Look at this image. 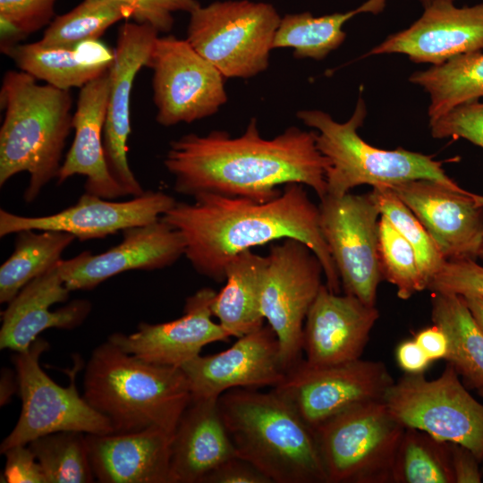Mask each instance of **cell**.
Instances as JSON below:
<instances>
[{"label": "cell", "instance_id": "29", "mask_svg": "<svg viewBox=\"0 0 483 483\" xmlns=\"http://www.w3.org/2000/svg\"><path fill=\"white\" fill-rule=\"evenodd\" d=\"M431 318L447 335L445 360L462 377L466 386L483 388V332L474 320L462 296L432 292Z\"/></svg>", "mask_w": 483, "mask_h": 483}, {"label": "cell", "instance_id": "33", "mask_svg": "<svg viewBox=\"0 0 483 483\" xmlns=\"http://www.w3.org/2000/svg\"><path fill=\"white\" fill-rule=\"evenodd\" d=\"M392 483H454L450 442L405 428L394 461Z\"/></svg>", "mask_w": 483, "mask_h": 483}, {"label": "cell", "instance_id": "1", "mask_svg": "<svg viewBox=\"0 0 483 483\" xmlns=\"http://www.w3.org/2000/svg\"><path fill=\"white\" fill-rule=\"evenodd\" d=\"M164 165L175 192L187 196L211 193L264 202L281 194L278 186L289 183L309 186L319 199L326 196L329 162L317 147L316 131L291 126L265 139L256 118L239 137L212 131L171 141Z\"/></svg>", "mask_w": 483, "mask_h": 483}, {"label": "cell", "instance_id": "22", "mask_svg": "<svg viewBox=\"0 0 483 483\" xmlns=\"http://www.w3.org/2000/svg\"><path fill=\"white\" fill-rule=\"evenodd\" d=\"M378 318L376 306L335 293L323 284L304 323V360L328 366L360 359Z\"/></svg>", "mask_w": 483, "mask_h": 483}, {"label": "cell", "instance_id": "18", "mask_svg": "<svg viewBox=\"0 0 483 483\" xmlns=\"http://www.w3.org/2000/svg\"><path fill=\"white\" fill-rule=\"evenodd\" d=\"M191 399L216 398L233 388H273L286 376L278 340L267 325L249 333L228 349L200 354L184 363Z\"/></svg>", "mask_w": 483, "mask_h": 483}, {"label": "cell", "instance_id": "25", "mask_svg": "<svg viewBox=\"0 0 483 483\" xmlns=\"http://www.w3.org/2000/svg\"><path fill=\"white\" fill-rule=\"evenodd\" d=\"M108 95V71L80 88L72 117L74 139L56 179L60 185L73 175H83L85 192L113 200L128 194L113 178L105 157L103 131Z\"/></svg>", "mask_w": 483, "mask_h": 483}, {"label": "cell", "instance_id": "5", "mask_svg": "<svg viewBox=\"0 0 483 483\" xmlns=\"http://www.w3.org/2000/svg\"><path fill=\"white\" fill-rule=\"evenodd\" d=\"M22 71H7L0 89V186L21 172L30 175L23 195L34 201L57 178L66 140L72 129L69 90L40 85Z\"/></svg>", "mask_w": 483, "mask_h": 483}, {"label": "cell", "instance_id": "34", "mask_svg": "<svg viewBox=\"0 0 483 483\" xmlns=\"http://www.w3.org/2000/svg\"><path fill=\"white\" fill-rule=\"evenodd\" d=\"M131 17V8L114 0H83L70 12L55 17L38 43L75 47L83 42L98 40L110 26Z\"/></svg>", "mask_w": 483, "mask_h": 483}, {"label": "cell", "instance_id": "31", "mask_svg": "<svg viewBox=\"0 0 483 483\" xmlns=\"http://www.w3.org/2000/svg\"><path fill=\"white\" fill-rule=\"evenodd\" d=\"M409 80L429 95L428 115L433 121L460 104L483 97V51L415 72Z\"/></svg>", "mask_w": 483, "mask_h": 483}, {"label": "cell", "instance_id": "23", "mask_svg": "<svg viewBox=\"0 0 483 483\" xmlns=\"http://www.w3.org/2000/svg\"><path fill=\"white\" fill-rule=\"evenodd\" d=\"M61 260L31 280L8 302L2 312L1 350L24 352L43 331L73 329L89 315L91 303L84 299L50 310L52 305L66 301L71 292L61 275Z\"/></svg>", "mask_w": 483, "mask_h": 483}, {"label": "cell", "instance_id": "50", "mask_svg": "<svg viewBox=\"0 0 483 483\" xmlns=\"http://www.w3.org/2000/svg\"><path fill=\"white\" fill-rule=\"evenodd\" d=\"M478 259H480L483 263V239H482V242L479 250Z\"/></svg>", "mask_w": 483, "mask_h": 483}, {"label": "cell", "instance_id": "20", "mask_svg": "<svg viewBox=\"0 0 483 483\" xmlns=\"http://www.w3.org/2000/svg\"><path fill=\"white\" fill-rule=\"evenodd\" d=\"M479 51H483V3L457 7L453 1H441L424 7L412 24L388 36L363 57L402 54L413 63L439 65Z\"/></svg>", "mask_w": 483, "mask_h": 483}, {"label": "cell", "instance_id": "38", "mask_svg": "<svg viewBox=\"0 0 483 483\" xmlns=\"http://www.w3.org/2000/svg\"><path fill=\"white\" fill-rule=\"evenodd\" d=\"M56 0H0L1 47L50 24Z\"/></svg>", "mask_w": 483, "mask_h": 483}, {"label": "cell", "instance_id": "19", "mask_svg": "<svg viewBox=\"0 0 483 483\" xmlns=\"http://www.w3.org/2000/svg\"><path fill=\"white\" fill-rule=\"evenodd\" d=\"M122 233V242L103 253L94 255L87 250L61 260V275L71 292L91 290L127 271L163 269L184 256L182 236L162 217L130 227Z\"/></svg>", "mask_w": 483, "mask_h": 483}, {"label": "cell", "instance_id": "2", "mask_svg": "<svg viewBox=\"0 0 483 483\" xmlns=\"http://www.w3.org/2000/svg\"><path fill=\"white\" fill-rule=\"evenodd\" d=\"M192 203L176 202L162 218L179 231L184 256L197 273L225 280L236 255L272 242L296 239L319 259L326 287L340 293L341 281L320 228L319 208L301 183L284 185L281 194L258 202L247 198L202 193Z\"/></svg>", "mask_w": 483, "mask_h": 483}, {"label": "cell", "instance_id": "28", "mask_svg": "<svg viewBox=\"0 0 483 483\" xmlns=\"http://www.w3.org/2000/svg\"><path fill=\"white\" fill-rule=\"evenodd\" d=\"M267 257L246 250L225 267V284L216 292L211 311L218 323L236 338L264 326L260 294Z\"/></svg>", "mask_w": 483, "mask_h": 483}, {"label": "cell", "instance_id": "3", "mask_svg": "<svg viewBox=\"0 0 483 483\" xmlns=\"http://www.w3.org/2000/svg\"><path fill=\"white\" fill-rule=\"evenodd\" d=\"M83 397L111 423L114 433L150 427L174 434L191 401L181 368L148 362L107 340L91 353Z\"/></svg>", "mask_w": 483, "mask_h": 483}, {"label": "cell", "instance_id": "42", "mask_svg": "<svg viewBox=\"0 0 483 483\" xmlns=\"http://www.w3.org/2000/svg\"><path fill=\"white\" fill-rule=\"evenodd\" d=\"M5 455L4 482L47 483L43 470L28 445L12 446Z\"/></svg>", "mask_w": 483, "mask_h": 483}, {"label": "cell", "instance_id": "16", "mask_svg": "<svg viewBox=\"0 0 483 483\" xmlns=\"http://www.w3.org/2000/svg\"><path fill=\"white\" fill-rule=\"evenodd\" d=\"M176 202L173 196L158 191H147L126 201H113L84 192L74 205L44 216H23L1 208L0 236L31 229L65 232L82 242L101 239L155 222Z\"/></svg>", "mask_w": 483, "mask_h": 483}, {"label": "cell", "instance_id": "27", "mask_svg": "<svg viewBox=\"0 0 483 483\" xmlns=\"http://www.w3.org/2000/svg\"><path fill=\"white\" fill-rule=\"evenodd\" d=\"M1 51L20 71L65 90L82 88L101 76L114 60V49L98 40L71 48L47 47L38 41L7 46Z\"/></svg>", "mask_w": 483, "mask_h": 483}, {"label": "cell", "instance_id": "10", "mask_svg": "<svg viewBox=\"0 0 483 483\" xmlns=\"http://www.w3.org/2000/svg\"><path fill=\"white\" fill-rule=\"evenodd\" d=\"M447 362L442 374H406L388 388L384 402L405 428L460 444L483 461V403L477 401Z\"/></svg>", "mask_w": 483, "mask_h": 483}, {"label": "cell", "instance_id": "48", "mask_svg": "<svg viewBox=\"0 0 483 483\" xmlns=\"http://www.w3.org/2000/svg\"><path fill=\"white\" fill-rule=\"evenodd\" d=\"M477 325L483 332V297L477 295L462 296Z\"/></svg>", "mask_w": 483, "mask_h": 483}, {"label": "cell", "instance_id": "37", "mask_svg": "<svg viewBox=\"0 0 483 483\" xmlns=\"http://www.w3.org/2000/svg\"><path fill=\"white\" fill-rule=\"evenodd\" d=\"M378 257L383 279L396 287L400 299L409 300L427 289L413 247L382 215Z\"/></svg>", "mask_w": 483, "mask_h": 483}, {"label": "cell", "instance_id": "8", "mask_svg": "<svg viewBox=\"0 0 483 483\" xmlns=\"http://www.w3.org/2000/svg\"><path fill=\"white\" fill-rule=\"evenodd\" d=\"M281 17L267 3L214 2L190 13L187 40L225 78L264 72Z\"/></svg>", "mask_w": 483, "mask_h": 483}, {"label": "cell", "instance_id": "36", "mask_svg": "<svg viewBox=\"0 0 483 483\" xmlns=\"http://www.w3.org/2000/svg\"><path fill=\"white\" fill-rule=\"evenodd\" d=\"M382 216L413 247L423 280L428 285L445 262L436 244L414 213L387 186H375L369 192Z\"/></svg>", "mask_w": 483, "mask_h": 483}, {"label": "cell", "instance_id": "35", "mask_svg": "<svg viewBox=\"0 0 483 483\" xmlns=\"http://www.w3.org/2000/svg\"><path fill=\"white\" fill-rule=\"evenodd\" d=\"M39 462L47 483H91L86 434L60 431L39 436L28 444Z\"/></svg>", "mask_w": 483, "mask_h": 483}, {"label": "cell", "instance_id": "21", "mask_svg": "<svg viewBox=\"0 0 483 483\" xmlns=\"http://www.w3.org/2000/svg\"><path fill=\"white\" fill-rule=\"evenodd\" d=\"M216 292L204 287L186 299L177 319L149 324L141 322L132 334H112L108 340L127 353L150 363L181 368L199 355L206 345L231 337L212 319L211 304Z\"/></svg>", "mask_w": 483, "mask_h": 483}, {"label": "cell", "instance_id": "11", "mask_svg": "<svg viewBox=\"0 0 483 483\" xmlns=\"http://www.w3.org/2000/svg\"><path fill=\"white\" fill-rule=\"evenodd\" d=\"M267 257L260 308L276 335L288 372L302 360L304 323L323 284L324 270L309 247L296 239L273 244Z\"/></svg>", "mask_w": 483, "mask_h": 483}, {"label": "cell", "instance_id": "39", "mask_svg": "<svg viewBox=\"0 0 483 483\" xmlns=\"http://www.w3.org/2000/svg\"><path fill=\"white\" fill-rule=\"evenodd\" d=\"M435 139H464L483 148V102L460 104L429 122Z\"/></svg>", "mask_w": 483, "mask_h": 483}, {"label": "cell", "instance_id": "15", "mask_svg": "<svg viewBox=\"0 0 483 483\" xmlns=\"http://www.w3.org/2000/svg\"><path fill=\"white\" fill-rule=\"evenodd\" d=\"M389 188L421 222L445 261H477L483 239L482 195L427 179Z\"/></svg>", "mask_w": 483, "mask_h": 483}, {"label": "cell", "instance_id": "43", "mask_svg": "<svg viewBox=\"0 0 483 483\" xmlns=\"http://www.w3.org/2000/svg\"><path fill=\"white\" fill-rule=\"evenodd\" d=\"M202 483H272L248 461L234 456L210 471Z\"/></svg>", "mask_w": 483, "mask_h": 483}, {"label": "cell", "instance_id": "14", "mask_svg": "<svg viewBox=\"0 0 483 483\" xmlns=\"http://www.w3.org/2000/svg\"><path fill=\"white\" fill-rule=\"evenodd\" d=\"M386 364L360 359L312 366L302 360L273 388L313 429L360 403L384 401L394 384Z\"/></svg>", "mask_w": 483, "mask_h": 483}, {"label": "cell", "instance_id": "49", "mask_svg": "<svg viewBox=\"0 0 483 483\" xmlns=\"http://www.w3.org/2000/svg\"><path fill=\"white\" fill-rule=\"evenodd\" d=\"M419 1L422 4L424 7H426L436 2H441V1H453V2L454 0H419Z\"/></svg>", "mask_w": 483, "mask_h": 483}, {"label": "cell", "instance_id": "41", "mask_svg": "<svg viewBox=\"0 0 483 483\" xmlns=\"http://www.w3.org/2000/svg\"><path fill=\"white\" fill-rule=\"evenodd\" d=\"M132 10L137 23L148 24L159 32H168L174 25L173 13H191L200 4L196 0H114Z\"/></svg>", "mask_w": 483, "mask_h": 483}, {"label": "cell", "instance_id": "46", "mask_svg": "<svg viewBox=\"0 0 483 483\" xmlns=\"http://www.w3.org/2000/svg\"><path fill=\"white\" fill-rule=\"evenodd\" d=\"M414 340L430 360H445L449 341L445 333L436 325L424 328L415 335Z\"/></svg>", "mask_w": 483, "mask_h": 483}, {"label": "cell", "instance_id": "24", "mask_svg": "<svg viewBox=\"0 0 483 483\" xmlns=\"http://www.w3.org/2000/svg\"><path fill=\"white\" fill-rule=\"evenodd\" d=\"M172 433L157 427L86 434L95 479L101 483H172Z\"/></svg>", "mask_w": 483, "mask_h": 483}, {"label": "cell", "instance_id": "6", "mask_svg": "<svg viewBox=\"0 0 483 483\" xmlns=\"http://www.w3.org/2000/svg\"><path fill=\"white\" fill-rule=\"evenodd\" d=\"M367 115L360 95L353 114L344 123L335 121L321 110H301L297 117L316 130V143L329 166L326 170V195L342 197L360 185L392 186L400 182L427 179L462 190L449 177L444 161L433 156L397 148L382 149L367 143L358 132Z\"/></svg>", "mask_w": 483, "mask_h": 483}, {"label": "cell", "instance_id": "26", "mask_svg": "<svg viewBox=\"0 0 483 483\" xmlns=\"http://www.w3.org/2000/svg\"><path fill=\"white\" fill-rule=\"evenodd\" d=\"M216 398L191 399L173 434L172 483H202L225 461L237 456Z\"/></svg>", "mask_w": 483, "mask_h": 483}, {"label": "cell", "instance_id": "32", "mask_svg": "<svg viewBox=\"0 0 483 483\" xmlns=\"http://www.w3.org/2000/svg\"><path fill=\"white\" fill-rule=\"evenodd\" d=\"M25 229L17 232L14 250L0 267V302H10L31 280L62 259L76 239L55 230Z\"/></svg>", "mask_w": 483, "mask_h": 483}, {"label": "cell", "instance_id": "51", "mask_svg": "<svg viewBox=\"0 0 483 483\" xmlns=\"http://www.w3.org/2000/svg\"><path fill=\"white\" fill-rule=\"evenodd\" d=\"M478 394L483 398V388L478 389ZM483 462V461H482Z\"/></svg>", "mask_w": 483, "mask_h": 483}, {"label": "cell", "instance_id": "9", "mask_svg": "<svg viewBox=\"0 0 483 483\" xmlns=\"http://www.w3.org/2000/svg\"><path fill=\"white\" fill-rule=\"evenodd\" d=\"M48 348L47 341L38 338L28 350L13 356L21 411L15 427L0 445L1 453L12 446L28 445L39 436L60 431L114 433L109 420L78 392L77 358L65 387L57 385L41 369L40 357Z\"/></svg>", "mask_w": 483, "mask_h": 483}, {"label": "cell", "instance_id": "47", "mask_svg": "<svg viewBox=\"0 0 483 483\" xmlns=\"http://www.w3.org/2000/svg\"><path fill=\"white\" fill-rule=\"evenodd\" d=\"M0 401L1 406L9 402L10 397L15 390H18L16 376L13 377L12 371L4 369L1 376Z\"/></svg>", "mask_w": 483, "mask_h": 483}, {"label": "cell", "instance_id": "17", "mask_svg": "<svg viewBox=\"0 0 483 483\" xmlns=\"http://www.w3.org/2000/svg\"><path fill=\"white\" fill-rule=\"evenodd\" d=\"M158 31L148 24L126 22L118 29L114 60L109 67V95L103 144L113 178L128 195L145 192L130 168L127 141L131 132L130 104L134 79L147 65Z\"/></svg>", "mask_w": 483, "mask_h": 483}, {"label": "cell", "instance_id": "12", "mask_svg": "<svg viewBox=\"0 0 483 483\" xmlns=\"http://www.w3.org/2000/svg\"><path fill=\"white\" fill-rule=\"evenodd\" d=\"M146 67L153 71V100L162 126L192 123L227 102L223 74L187 39L157 37Z\"/></svg>", "mask_w": 483, "mask_h": 483}, {"label": "cell", "instance_id": "40", "mask_svg": "<svg viewBox=\"0 0 483 483\" xmlns=\"http://www.w3.org/2000/svg\"><path fill=\"white\" fill-rule=\"evenodd\" d=\"M427 289L431 292L483 297V265L474 260L445 261Z\"/></svg>", "mask_w": 483, "mask_h": 483}, {"label": "cell", "instance_id": "30", "mask_svg": "<svg viewBox=\"0 0 483 483\" xmlns=\"http://www.w3.org/2000/svg\"><path fill=\"white\" fill-rule=\"evenodd\" d=\"M386 0H368L347 13L316 17L310 13L287 14L281 18L276 30L274 48H292L296 58L324 59L344 41L343 24L360 13H377Z\"/></svg>", "mask_w": 483, "mask_h": 483}, {"label": "cell", "instance_id": "45", "mask_svg": "<svg viewBox=\"0 0 483 483\" xmlns=\"http://www.w3.org/2000/svg\"><path fill=\"white\" fill-rule=\"evenodd\" d=\"M396 360L406 374H423L432 360L413 340H405L396 348Z\"/></svg>", "mask_w": 483, "mask_h": 483}, {"label": "cell", "instance_id": "4", "mask_svg": "<svg viewBox=\"0 0 483 483\" xmlns=\"http://www.w3.org/2000/svg\"><path fill=\"white\" fill-rule=\"evenodd\" d=\"M217 404L236 455L272 483H326L314 429L275 390L233 388Z\"/></svg>", "mask_w": 483, "mask_h": 483}, {"label": "cell", "instance_id": "44", "mask_svg": "<svg viewBox=\"0 0 483 483\" xmlns=\"http://www.w3.org/2000/svg\"><path fill=\"white\" fill-rule=\"evenodd\" d=\"M454 483H480L483 477L481 462L467 447L450 443Z\"/></svg>", "mask_w": 483, "mask_h": 483}, {"label": "cell", "instance_id": "13", "mask_svg": "<svg viewBox=\"0 0 483 483\" xmlns=\"http://www.w3.org/2000/svg\"><path fill=\"white\" fill-rule=\"evenodd\" d=\"M320 228L344 293L376 306L383 280L378 236L380 210L370 193L326 195L320 199Z\"/></svg>", "mask_w": 483, "mask_h": 483}, {"label": "cell", "instance_id": "7", "mask_svg": "<svg viewBox=\"0 0 483 483\" xmlns=\"http://www.w3.org/2000/svg\"><path fill=\"white\" fill-rule=\"evenodd\" d=\"M405 427L384 401L352 406L314 429L326 483H392Z\"/></svg>", "mask_w": 483, "mask_h": 483}]
</instances>
